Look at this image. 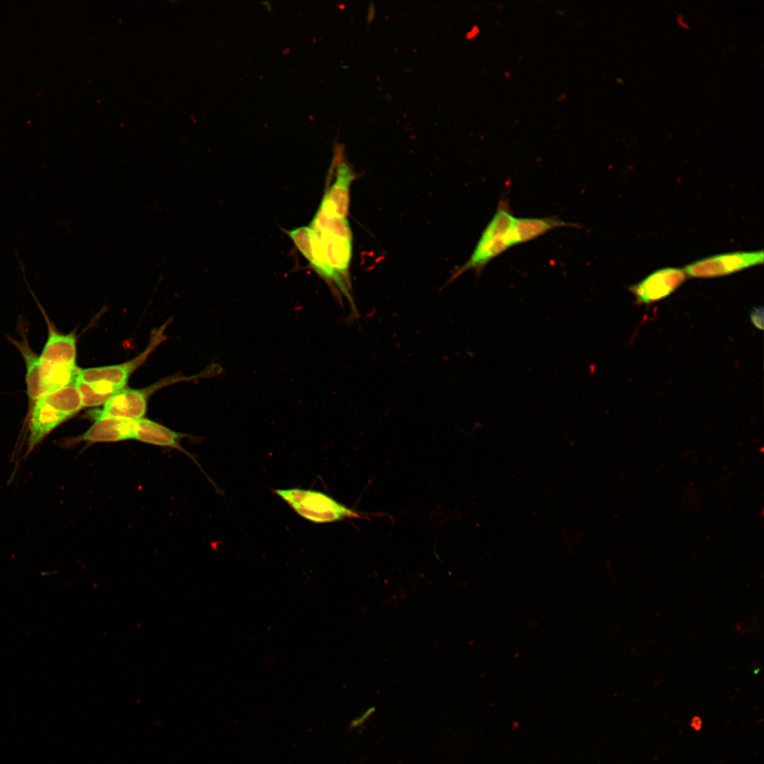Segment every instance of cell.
I'll return each mask as SVG.
<instances>
[{"label":"cell","instance_id":"1","mask_svg":"<svg viewBox=\"0 0 764 764\" xmlns=\"http://www.w3.org/2000/svg\"><path fill=\"white\" fill-rule=\"evenodd\" d=\"M170 320L152 330L146 347L129 361L108 366L80 369L74 385L79 390L83 407L103 405L110 398L125 388L130 376L166 339L165 330Z\"/></svg>","mask_w":764,"mask_h":764},{"label":"cell","instance_id":"2","mask_svg":"<svg viewBox=\"0 0 764 764\" xmlns=\"http://www.w3.org/2000/svg\"><path fill=\"white\" fill-rule=\"evenodd\" d=\"M30 407L28 446L32 448L83 405L74 384L40 396Z\"/></svg>","mask_w":764,"mask_h":764},{"label":"cell","instance_id":"3","mask_svg":"<svg viewBox=\"0 0 764 764\" xmlns=\"http://www.w3.org/2000/svg\"><path fill=\"white\" fill-rule=\"evenodd\" d=\"M515 216L507 200L501 199L492 219L487 225L468 260L453 274L454 279L469 270L480 272L494 258L516 245L513 231Z\"/></svg>","mask_w":764,"mask_h":764},{"label":"cell","instance_id":"4","mask_svg":"<svg viewBox=\"0 0 764 764\" xmlns=\"http://www.w3.org/2000/svg\"><path fill=\"white\" fill-rule=\"evenodd\" d=\"M26 366L25 381L30 406L40 396L74 384L80 369L71 366L45 362L30 347L25 337L14 341Z\"/></svg>","mask_w":764,"mask_h":764},{"label":"cell","instance_id":"5","mask_svg":"<svg viewBox=\"0 0 764 764\" xmlns=\"http://www.w3.org/2000/svg\"><path fill=\"white\" fill-rule=\"evenodd\" d=\"M274 492L298 514L314 523H330L345 519L362 517L357 512L322 492L291 488L275 490Z\"/></svg>","mask_w":764,"mask_h":764},{"label":"cell","instance_id":"6","mask_svg":"<svg viewBox=\"0 0 764 764\" xmlns=\"http://www.w3.org/2000/svg\"><path fill=\"white\" fill-rule=\"evenodd\" d=\"M763 256L762 250L719 254L693 262L683 270L692 277H716L763 264Z\"/></svg>","mask_w":764,"mask_h":764},{"label":"cell","instance_id":"7","mask_svg":"<svg viewBox=\"0 0 764 764\" xmlns=\"http://www.w3.org/2000/svg\"><path fill=\"white\" fill-rule=\"evenodd\" d=\"M157 390L156 383L140 389L125 388L110 398L103 408L90 413L127 420L141 419L146 412L149 396Z\"/></svg>","mask_w":764,"mask_h":764},{"label":"cell","instance_id":"8","mask_svg":"<svg viewBox=\"0 0 764 764\" xmlns=\"http://www.w3.org/2000/svg\"><path fill=\"white\" fill-rule=\"evenodd\" d=\"M686 277L683 269L663 268L632 286L630 290L639 303H649L671 294L685 280Z\"/></svg>","mask_w":764,"mask_h":764},{"label":"cell","instance_id":"9","mask_svg":"<svg viewBox=\"0 0 764 764\" xmlns=\"http://www.w3.org/2000/svg\"><path fill=\"white\" fill-rule=\"evenodd\" d=\"M91 414V413H90ZM93 424L83 434L69 442L105 443L134 439L135 420L118 419L91 414Z\"/></svg>","mask_w":764,"mask_h":764},{"label":"cell","instance_id":"10","mask_svg":"<svg viewBox=\"0 0 764 764\" xmlns=\"http://www.w3.org/2000/svg\"><path fill=\"white\" fill-rule=\"evenodd\" d=\"M46 317L48 337L40 359L47 363L76 366V337L74 332L64 334L58 332Z\"/></svg>","mask_w":764,"mask_h":764},{"label":"cell","instance_id":"11","mask_svg":"<svg viewBox=\"0 0 764 764\" xmlns=\"http://www.w3.org/2000/svg\"><path fill=\"white\" fill-rule=\"evenodd\" d=\"M186 434L173 431L166 426L146 418L135 420L134 439L155 446L179 450L191 455L182 448L180 441Z\"/></svg>","mask_w":764,"mask_h":764},{"label":"cell","instance_id":"12","mask_svg":"<svg viewBox=\"0 0 764 764\" xmlns=\"http://www.w3.org/2000/svg\"><path fill=\"white\" fill-rule=\"evenodd\" d=\"M580 227L579 224L565 222L555 216L544 218L515 217L513 229L517 244L533 240L558 227Z\"/></svg>","mask_w":764,"mask_h":764},{"label":"cell","instance_id":"13","mask_svg":"<svg viewBox=\"0 0 764 764\" xmlns=\"http://www.w3.org/2000/svg\"><path fill=\"white\" fill-rule=\"evenodd\" d=\"M750 318L753 324L760 330L763 328V308L760 307H755L751 312Z\"/></svg>","mask_w":764,"mask_h":764},{"label":"cell","instance_id":"14","mask_svg":"<svg viewBox=\"0 0 764 764\" xmlns=\"http://www.w3.org/2000/svg\"><path fill=\"white\" fill-rule=\"evenodd\" d=\"M374 711H375L374 707H371V708L368 709L366 711H365L364 713H362L361 715L356 717L355 719H354L351 722V723L349 724V728L352 729H354L356 727L361 726L368 719V718L374 712Z\"/></svg>","mask_w":764,"mask_h":764},{"label":"cell","instance_id":"15","mask_svg":"<svg viewBox=\"0 0 764 764\" xmlns=\"http://www.w3.org/2000/svg\"><path fill=\"white\" fill-rule=\"evenodd\" d=\"M374 16H375L374 6H373V4H371L370 6H369V9H368L367 21L369 23H371L373 21V19L374 18Z\"/></svg>","mask_w":764,"mask_h":764},{"label":"cell","instance_id":"16","mask_svg":"<svg viewBox=\"0 0 764 764\" xmlns=\"http://www.w3.org/2000/svg\"><path fill=\"white\" fill-rule=\"evenodd\" d=\"M262 4H263V5L265 6V7L266 8V9H267V10L268 11H271V10H272V5H271V3H270V1H263V2H262Z\"/></svg>","mask_w":764,"mask_h":764}]
</instances>
